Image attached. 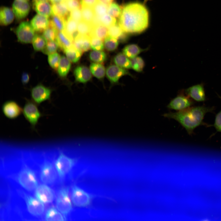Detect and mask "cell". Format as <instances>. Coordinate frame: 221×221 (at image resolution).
<instances>
[{
  "label": "cell",
  "mask_w": 221,
  "mask_h": 221,
  "mask_svg": "<svg viewBox=\"0 0 221 221\" xmlns=\"http://www.w3.org/2000/svg\"><path fill=\"white\" fill-rule=\"evenodd\" d=\"M118 23L123 31L126 33H141L148 25V10L140 3H128L122 8Z\"/></svg>",
  "instance_id": "1"
},
{
  "label": "cell",
  "mask_w": 221,
  "mask_h": 221,
  "mask_svg": "<svg viewBox=\"0 0 221 221\" xmlns=\"http://www.w3.org/2000/svg\"><path fill=\"white\" fill-rule=\"evenodd\" d=\"M214 109L213 107L205 106L191 107L176 112L165 113L163 116L176 120L185 129L189 134H191L195 128L203 124V120L206 114L212 112Z\"/></svg>",
  "instance_id": "2"
},
{
  "label": "cell",
  "mask_w": 221,
  "mask_h": 221,
  "mask_svg": "<svg viewBox=\"0 0 221 221\" xmlns=\"http://www.w3.org/2000/svg\"><path fill=\"white\" fill-rule=\"evenodd\" d=\"M59 152L55 165L58 175L63 178L71 170L77 160L68 156L62 151Z\"/></svg>",
  "instance_id": "3"
},
{
  "label": "cell",
  "mask_w": 221,
  "mask_h": 221,
  "mask_svg": "<svg viewBox=\"0 0 221 221\" xmlns=\"http://www.w3.org/2000/svg\"><path fill=\"white\" fill-rule=\"evenodd\" d=\"M17 180L21 186L29 191L35 190L38 186L34 172L27 167L24 168L20 171L18 175Z\"/></svg>",
  "instance_id": "4"
},
{
  "label": "cell",
  "mask_w": 221,
  "mask_h": 221,
  "mask_svg": "<svg viewBox=\"0 0 221 221\" xmlns=\"http://www.w3.org/2000/svg\"><path fill=\"white\" fill-rule=\"evenodd\" d=\"M35 102L27 100L23 108L22 113L26 120L34 129L42 114Z\"/></svg>",
  "instance_id": "5"
},
{
  "label": "cell",
  "mask_w": 221,
  "mask_h": 221,
  "mask_svg": "<svg viewBox=\"0 0 221 221\" xmlns=\"http://www.w3.org/2000/svg\"><path fill=\"white\" fill-rule=\"evenodd\" d=\"M93 196L77 186L73 185L72 188L71 200L73 204L78 207H84L91 204Z\"/></svg>",
  "instance_id": "6"
},
{
  "label": "cell",
  "mask_w": 221,
  "mask_h": 221,
  "mask_svg": "<svg viewBox=\"0 0 221 221\" xmlns=\"http://www.w3.org/2000/svg\"><path fill=\"white\" fill-rule=\"evenodd\" d=\"M56 205L57 209L63 215H67L71 212L72 206L68 188L64 187L59 190L56 197Z\"/></svg>",
  "instance_id": "7"
},
{
  "label": "cell",
  "mask_w": 221,
  "mask_h": 221,
  "mask_svg": "<svg viewBox=\"0 0 221 221\" xmlns=\"http://www.w3.org/2000/svg\"><path fill=\"white\" fill-rule=\"evenodd\" d=\"M35 32L31 23L27 21L21 22L15 30L18 41L26 44L32 42L35 35Z\"/></svg>",
  "instance_id": "8"
},
{
  "label": "cell",
  "mask_w": 221,
  "mask_h": 221,
  "mask_svg": "<svg viewBox=\"0 0 221 221\" xmlns=\"http://www.w3.org/2000/svg\"><path fill=\"white\" fill-rule=\"evenodd\" d=\"M22 196L25 202L27 210L31 215L39 216L44 213L45 207L44 203L35 198L23 192Z\"/></svg>",
  "instance_id": "9"
},
{
  "label": "cell",
  "mask_w": 221,
  "mask_h": 221,
  "mask_svg": "<svg viewBox=\"0 0 221 221\" xmlns=\"http://www.w3.org/2000/svg\"><path fill=\"white\" fill-rule=\"evenodd\" d=\"M57 172L53 165L50 162L45 161L41 168L40 177L41 181L45 184L53 183L57 178Z\"/></svg>",
  "instance_id": "10"
},
{
  "label": "cell",
  "mask_w": 221,
  "mask_h": 221,
  "mask_svg": "<svg viewBox=\"0 0 221 221\" xmlns=\"http://www.w3.org/2000/svg\"><path fill=\"white\" fill-rule=\"evenodd\" d=\"M194 104L193 100L188 95L181 93L173 99L168 104V108L178 111L191 107Z\"/></svg>",
  "instance_id": "11"
},
{
  "label": "cell",
  "mask_w": 221,
  "mask_h": 221,
  "mask_svg": "<svg viewBox=\"0 0 221 221\" xmlns=\"http://www.w3.org/2000/svg\"><path fill=\"white\" fill-rule=\"evenodd\" d=\"M51 90L42 85L39 84L31 90L32 98L36 104H39L43 102L50 99Z\"/></svg>",
  "instance_id": "12"
},
{
  "label": "cell",
  "mask_w": 221,
  "mask_h": 221,
  "mask_svg": "<svg viewBox=\"0 0 221 221\" xmlns=\"http://www.w3.org/2000/svg\"><path fill=\"white\" fill-rule=\"evenodd\" d=\"M35 195L37 198L44 204L51 203L54 198L52 190L45 184L37 186L35 190Z\"/></svg>",
  "instance_id": "13"
},
{
  "label": "cell",
  "mask_w": 221,
  "mask_h": 221,
  "mask_svg": "<svg viewBox=\"0 0 221 221\" xmlns=\"http://www.w3.org/2000/svg\"><path fill=\"white\" fill-rule=\"evenodd\" d=\"M12 7L15 16L18 20L25 18L29 14L30 10V5L28 1L15 0Z\"/></svg>",
  "instance_id": "14"
},
{
  "label": "cell",
  "mask_w": 221,
  "mask_h": 221,
  "mask_svg": "<svg viewBox=\"0 0 221 221\" xmlns=\"http://www.w3.org/2000/svg\"><path fill=\"white\" fill-rule=\"evenodd\" d=\"M2 109L4 115L7 118L14 119L22 113L23 109L16 102L9 101L2 105Z\"/></svg>",
  "instance_id": "15"
},
{
  "label": "cell",
  "mask_w": 221,
  "mask_h": 221,
  "mask_svg": "<svg viewBox=\"0 0 221 221\" xmlns=\"http://www.w3.org/2000/svg\"><path fill=\"white\" fill-rule=\"evenodd\" d=\"M106 74L109 79L113 83L118 82L120 78L123 76L126 75L131 76L126 69L116 65L109 66L106 69Z\"/></svg>",
  "instance_id": "16"
},
{
  "label": "cell",
  "mask_w": 221,
  "mask_h": 221,
  "mask_svg": "<svg viewBox=\"0 0 221 221\" xmlns=\"http://www.w3.org/2000/svg\"><path fill=\"white\" fill-rule=\"evenodd\" d=\"M185 92L192 100L196 101L203 102L206 99L204 85L203 83L190 87L185 90Z\"/></svg>",
  "instance_id": "17"
},
{
  "label": "cell",
  "mask_w": 221,
  "mask_h": 221,
  "mask_svg": "<svg viewBox=\"0 0 221 221\" xmlns=\"http://www.w3.org/2000/svg\"><path fill=\"white\" fill-rule=\"evenodd\" d=\"M49 21L48 17L39 14L33 17L30 23L35 32L41 33L48 27Z\"/></svg>",
  "instance_id": "18"
},
{
  "label": "cell",
  "mask_w": 221,
  "mask_h": 221,
  "mask_svg": "<svg viewBox=\"0 0 221 221\" xmlns=\"http://www.w3.org/2000/svg\"><path fill=\"white\" fill-rule=\"evenodd\" d=\"M73 44L75 48L82 52H87L91 48L90 37L88 35L79 33L74 39Z\"/></svg>",
  "instance_id": "19"
},
{
  "label": "cell",
  "mask_w": 221,
  "mask_h": 221,
  "mask_svg": "<svg viewBox=\"0 0 221 221\" xmlns=\"http://www.w3.org/2000/svg\"><path fill=\"white\" fill-rule=\"evenodd\" d=\"M33 7L41 15L48 17L53 15L52 6L47 1H33Z\"/></svg>",
  "instance_id": "20"
},
{
  "label": "cell",
  "mask_w": 221,
  "mask_h": 221,
  "mask_svg": "<svg viewBox=\"0 0 221 221\" xmlns=\"http://www.w3.org/2000/svg\"><path fill=\"white\" fill-rule=\"evenodd\" d=\"M74 74L76 81L85 83L89 81L91 78V73L87 67L79 66L74 70Z\"/></svg>",
  "instance_id": "21"
},
{
  "label": "cell",
  "mask_w": 221,
  "mask_h": 221,
  "mask_svg": "<svg viewBox=\"0 0 221 221\" xmlns=\"http://www.w3.org/2000/svg\"><path fill=\"white\" fill-rule=\"evenodd\" d=\"M14 14L11 8L6 6H2L0 10V23L1 25H8L13 21Z\"/></svg>",
  "instance_id": "22"
},
{
  "label": "cell",
  "mask_w": 221,
  "mask_h": 221,
  "mask_svg": "<svg viewBox=\"0 0 221 221\" xmlns=\"http://www.w3.org/2000/svg\"><path fill=\"white\" fill-rule=\"evenodd\" d=\"M78 23L69 16L68 18L63 31L73 41L79 34L77 31Z\"/></svg>",
  "instance_id": "23"
},
{
  "label": "cell",
  "mask_w": 221,
  "mask_h": 221,
  "mask_svg": "<svg viewBox=\"0 0 221 221\" xmlns=\"http://www.w3.org/2000/svg\"><path fill=\"white\" fill-rule=\"evenodd\" d=\"M56 41L63 51L73 46L72 41L63 31L58 32Z\"/></svg>",
  "instance_id": "24"
},
{
  "label": "cell",
  "mask_w": 221,
  "mask_h": 221,
  "mask_svg": "<svg viewBox=\"0 0 221 221\" xmlns=\"http://www.w3.org/2000/svg\"><path fill=\"white\" fill-rule=\"evenodd\" d=\"M53 14L57 15L67 19L70 16V11L64 2L52 4Z\"/></svg>",
  "instance_id": "25"
},
{
  "label": "cell",
  "mask_w": 221,
  "mask_h": 221,
  "mask_svg": "<svg viewBox=\"0 0 221 221\" xmlns=\"http://www.w3.org/2000/svg\"><path fill=\"white\" fill-rule=\"evenodd\" d=\"M146 49L141 48L135 44H131L126 45L122 50V53L131 59L137 56L141 53Z\"/></svg>",
  "instance_id": "26"
},
{
  "label": "cell",
  "mask_w": 221,
  "mask_h": 221,
  "mask_svg": "<svg viewBox=\"0 0 221 221\" xmlns=\"http://www.w3.org/2000/svg\"><path fill=\"white\" fill-rule=\"evenodd\" d=\"M71 61L64 56H61L57 71L59 76L65 77L68 73L71 67Z\"/></svg>",
  "instance_id": "27"
},
{
  "label": "cell",
  "mask_w": 221,
  "mask_h": 221,
  "mask_svg": "<svg viewBox=\"0 0 221 221\" xmlns=\"http://www.w3.org/2000/svg\"><path fill=\"white\" fill-rule=\"evenodd\" d=\"M114 62L116 65L121 68L126 69L132 68L131 60L123 53L117 54L114 58Z\"/></svg>",
  "instance_id": "28"
},
{
  "label": "cell",
  "mask_w": 221,
  "mask_h": 221,
  "mask_svg": "<svg viewBox=\"0 0 221 221\" xmlns=\"http://www.w3.org/2000/svg\"><path fill=\"white\" fill-rule=\"evenodd\" d=\"M108 35V28L100 24L92 28L89 36L90 37H95L103 40Z\"/></svg>",
  "instance_id": "29"
},
{
  "label": "cell",
  "mask_w": 221,
  "mask_h": 221,
  "mask_svg": "<svg viewBox=\"0 0 221 221\" xmlns=\"http://www.w3.org/2000/svg\"><path fill=\"white\" fill-rule=\"evenodd\" d=\"M67 58L71 62L76 63L80 60L82 52L76 49L74 46L64 51Z\"/></svg>",
  "instance_id": "30"
},
{
  "label": "cell",
  "mask_w": 221,
  "mask_h": 221,
  "mask_svg": "<svg viewBox=\"0 0 221 221\" xmlns=\"http://www.w3.org/2000/svg\"><path fill=\"white\" fill-rule=\"evenodd\" d=\"M63 215L54 207L49 208L46 211L45 219L47 221H64Z\"/></svg>",
  "instance_id": "31"
},
{
  "label": "cell",
  "mask_w": 221,
  "mask_h": 221,
  "mask_svg": "<svg viewBox=\"0 0 221 221\" xmlns=\"http://www.w3.org/2000/svg\"><path fill=\"white\" fill-rule=\"evenodd\" d=\"M90 69L91 74L98 79L103 78L106 74L104 67L99 63H92L90 64Z\"/></svg>",
  "instance_id": "32"
},
{
  "label": "cell",
  "mask_w": 221,
  "mask_h": 221,
  "mask_svg": "<svg viewBox=\"0 0 221 221\" xmlns=\"http://www.w3.org/2000/svg\"><path fill=\"white\" fill-rule=\"evenodd\" d=\"M50 22L58 32L63 31L65 28L67 19L59 16L53 14Z\"/></svg>",
  "instance_id": "33"
},
{
  "label": "cell",
  "mask_w": 221,
  "mask_h": 221,
  "mask_svg": "<svg viewBox=\"0 0 221 221\" xmlns=\"http://www.w3.org/2000/svg\"><path fill=\"white\" fill-rule=\"evenodd\" d=\"M32 42L35 51H42L46 44L47 41L43 35L35 34Z\"/></svg>",
  "instance_id": "34"
},
{
  "label": "cell",
  "mask_w": 221,
  "mask_h": 221,
  "mask_svg": "<svg viewBox=\"0 0 221 221\" xmlns=\"http://www.w3.org/2000/svg\"><path fill=\"white\" fill-rule=\"evenodd\" d=\"M58 30L49 21L48 27L43 32V36L47 41H56L58 33Z\"/></svg>",
  "instance_id": "35"
},
{
  "label": "cell",
  "mask_w": 221,
  "mask_h": 221,
  "mask_svg": "<svg viewBox=\"0 0 221 221\" xmlns=\"http://www.w3.org/2000/svg\"><path fill=\"white\" fill-rule=\"evenodd\" d=\"M107 57L106 53L101 51L93 50L89 54L90 59L95 63H102L106 60Z\"/></svg>",
  "instance_id": "36"
},
{
  "label": "cell",
  "mask_w": 221,
  "mask_h": 221,
  "mask_svg": "<svg viewBox=\"0 0 221 221\" xmlns=\"http://www.w3.org/2000/svg\"><path fill=\"white\" fill-rule=\"evenodd\" d=\"M81 10L82 20L91 23L95 15L93 8L87 6H82Z\"/></svg>",
  "instance_id": "37"
},
{
  "label": "cell",
  "mask_w": 221,
  "mask_h": 221,
  "mask_svg": "<svg viewBox=\"0 0 221 221\" xmlns=\"http://www.w3.org/2000/svg\"><path fill=\"white\" fill-rule=\"evenodd\" d=\"M108 29V35L115 38L118 40L126 33L123 31L118 23L110 26Z\"/></svg>",
  "instance_id": "38"
},
{
  "label": "cell",
  "mask_w": 221,
  "mask_h": 221,
  "mask_svg": "<svg viewBox=\"0 0 221 221\" xmlns=\"http://www.w3.org/2000/svg\"><path fill=\"white\" fill-rule=\"evenodd\" d=\"M92 29L90 23L83 20L78 23L77 29L80 34L89 36Z\"/></svg>",
  "instance_id": "39"
},
{
  "label": "cell",
  "mask_w": 221,
  "mask_h": 221,
  "mask_svg": "<svg viewBox=\"0 0 221 221\" xmlns=\"http://www.w3.org/2000/svg\"><path fill=\"white\" fill-rule=\"evenodd\" d=\"M119 44L117 39L110 36H107L104 39V44L106 49L110 51L115 50Z\"/></svg>",
  "instance_id": "40"
},
{
  "label": "cell",
  "mask_w": 221,
  "mask_h": 221,
  "mask_svg": "<svg viewBox=\"0 0 221 221\" xmlns=\"http://www.w3.org/2000/svg\"><path fill=\"white\" fill-rule=\"evenodd\" d=\"M132 68L139 72H142L144 68L145 63L143 59L141 57L137 56L131 60Z\"/></svg>",
  "instance_id": "41"
},
{
  "label": "cell",
  "mask_w": 221,
  "mask_h": 221,
  "mask_svg": "<svg viewBox=\"0 0 221 221\" xmlns=\"http://www.w3.org/2000/svg\"><path fill=\"white\" fill-rule=\"evenodd\" d=\"M59 48L56 41H48L42 51L44 53L48 55L56 52Z\"/></svg>",
  "instance_id": "42"
},
{
  "label": "cell",
  "mask_w": 221,
  "mask_h": 221,
  "mask_svg": "<svg viewBox=\"0 0 221 221\" xmlns=\"http://www.w3.org/2000/svg\"><path fill=\"white\" fill-rule=\"evenodd\" d=\"M122 8L117 3L113 2L108 7L107 12L114 18L119 17L122 11Z\"/></svg>",
  "instance_id": "43"
},
{
  "label": "cell",
  "mask_w": 221,
  "mask_h": 221,
  "mask_svg": "<svg viewBox=\"0 0 221 221\" xmlns=\"http://www.w3.org/2000/svg\"><path fill=\"white\" fill-rule=\"evenodd\" d=\"M61 56L56 52L48 55V62L50 66L55 70H57Z\"/></svg>",
  "instance_id": "44"
},
{
  "label": "cell",
  "mask_w": 221,
  "mask_h": 221,
  "mask_svg": "<svg viewBox=\"0 0 221 221\" xmlns=\"http://www.w3.org/2000/svg\"><path fill=\"white\" fill-rule=\"evenodd\" d=\"M100 19L101 24L107 28L117 23L115 18L108 14H106L101 17Z\"/></svg>",
  "instance_id": "45"
},
{
  "label": "cell",
  "mask_w": 221,
  "mask_h": 221,
  "mask_svg": "<svg viewBox=\"0 0 221 221\" xmlns=\"http://www.w3.org/2000/svg\"><path fill=\"white\" fill-rule=\"evenodd\" d=\"M108 7L99 1L94 6L93 9L95 14L101 17L107 12Z\"/></svg>",
  "instance_id": "46"
},
{
  "label": "cell",
  "mask_w": 221,
  "mask_h": 221,
  "mask_svg": "<svg viewBox=\"0 0 221 221\" xmlns=\"http://www.w3.org/2000/svg\"><path fill=\"white\" fill-rule=\"evenodd\" d=\"M91 48L93 50L101 51L104 48L103 40L95 37H90Z\"/></svg>",
  "instance_id": "47"
},
{
  "label": "cell",
  "mask_w": 221,
  "mask_h": 221,
  "mask_svg": "<svg viewBox=\"0 0 221 221\" xmlns=\"http://www.w3.org/2000/svg\"><path fill=\"white\" fill-rule=\"evenodd\" d=\"M64 2L70 11L77 9H81L82 5L80 0H64Z\"/></svg>",
  "instance_id": "48"
},
{
  "label": "cell",
  "mask_w": 221,
  "mask_h": 221,
  "mask_svg": "<svg viewBox=\"0 0 221 221\" xmlns=\"http://www.w3.org/2000/svg\"><path fill=\"white\" fill-rule=\"evenodd\" d=\"M70 16L77 23L82 20L81 9H77L70 11Z\"/></svg>",
  "instance_id": "49"
},
{
  "label": "cell",
  "mask_w": 221,
  "mask_h": 221,
  "mask_svg": "<svg viewBox=\"0 0 221 221\" xmlns=\"http://www.w3.org/2000/svg\"><path fill=\"white\" fill-rule=\"evenodd\" d=\"M214 126L217 131L221 132V110L216 115Z\"/></svg>",
  "instance_id": "50"
},
{
  "label": "cell",
  "mask_w": 221,
  "mask_h": 221,
  "mask_svg": "<svg viewBox=\"0 0 221 221\" xmlns=\"http://www.w3.org/2000/svg\"><path fill=\"white\" fill-rule=\"evenodd\" d=\"M99 1V0H81L82 6H85L93 7Z\"/></svg>",
  "instance_id": "51"
},
{
  "label": "cell",
  "mask_w": 221,
  "mask_h": 221,
  "mask_svg": "<svg viewBox=\"0 0 221 221\" xmlns=\"http://www.w3.org/2000/svg\"><path fill=\"white\" fill-rule=\"evenodd\" d=\"M30 76L29 74L26 72L22 73L21 77V81L24 84H27L29 81Z\"/></svg>",
  "instance_id": "52"
},
{
  "label": "cell",
  "mask_w": 221,
  "mask_h": 221,
  "mask_svg": "<svg viewBox=\"0 0 221 221\" xmlns=\"http://www.w3.org/2000/svg\"><path fill=\"white\" fill-rule=\"evenodd\" d=\"M99 1L107 6L113 2L114 0H99Z\"/></svg>",
  "instance_id": "53"
},
{
  "label": "cell",
  "mask_w": 221,
  "mask_h": 221,
  "mask_svg": "<svg viewBox=\"0 0 221 221\" xmlns=\"http://www.w3.org/2000/svg\"><path fill=\"white\" fill-rule=\"evenodd\" d=\"M50 2L52 4H56L62 2L64 0H49Z\"/></svg>",
  "instance_id": "54"
},
{
  "label": "cell",
  "mask_w": 221,
  "mask_h": 221,
  "mask_svg": "<svg viewBox=\"0 0 221 221\" xmlns=\"http://www.w3.org/2000/svg\"><path fill=\"white\" fill-rule=\"evenodd\" d=\"M48 0H33V1H45Z\"/></svg>",
  "instance_id": "55"
},
{
  "label": "cell",
  "mask_w": 221,
  "mask_h": 221,
  "mask_svg": "<svg viewBox=\"0 0 221 221\" xmlns=\"http://www.w3.org/2000/svg\"><path fill=\"white\" fill-rule=\"evenodd\" d=\"M23 0V1H28L29 0Z\"/></svg>",
  "instance_id": "56"
}]
</instances>
